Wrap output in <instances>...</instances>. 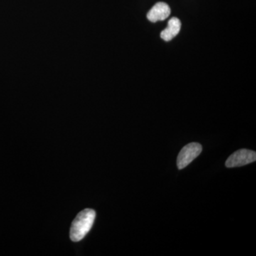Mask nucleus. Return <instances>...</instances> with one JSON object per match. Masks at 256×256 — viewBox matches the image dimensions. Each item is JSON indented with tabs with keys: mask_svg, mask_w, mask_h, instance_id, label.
I'll use <instances>...</instances> for the list:
<instances>
[{
	"mask_svg": "<svg viewBox=\"0 0 256 256\" xmlns=\"http://www.w3.org/2000/svg\"><path fill=\"white\" fill-rule=\"evenodd\" d=\"M96 218V212L86 208L77 215L72 222L70 229V238L72 242L82 240L90 232Z\"/></svg>",
	"mask_w": 256,
	"mask_h": 256,
	"instance_id": "obj_1",
	"label": "nucleus"
},
{
	"mask_svg": "<svg viewBox=\"0 0 256 256\" xmlns=\"http://www.w3.org/2000/svg\"><path fill=\"white\" fill-rule=\"evenodd\" d=\"M202 151V146L200 143L192 142L184 146L178 154L176 161L178 169L182 170L186 168L201 154Z\"/></svg>",
	"mask_w": 256,
	"mask_h": 256,
	"instance_id": "obj_2",
	"label": "nucleus"
},
{
	"mask_svg": "<svg viewBox=\"0 0 256 256\" xmlns=\"http://www.w3.org/2000/svg\"><path fill=\"white\" fill-rule=\"evenodd\" d=\"M256 160V152L242 149L234 152L226 162V166L228 168L244 166L254 162Z\"/></svg>",
	"mask_w": 256,
	"mask_h": 256,
	"instance_id": "obj_3",
	"label": "nucleus"
},
{
	"mask_svg": "<svg viewBox=\"0 0 256 256\" xmlns=\"http://www.w3.org/2000/svg\"><path fill=\"white\" fill-rule=\"evenodd\" d=\"M170 13H171V10L169 5L164 2H158L150 10L146 18L151 22L154 23L166 20L169 18Z\"/></svg>",
	"mask_w": 256,
	"mask_h": 256,
	"instance_id": "obj_4",
	"label": "nucleus"
},
{
	"mask_svg": "<svg viewBox=\"0 0 256 256\" xmlns=\"http://www.w3.org/2000/svg\"><path fill=\"white\" fill-rule=\"evenodd\" d=\"M181 22L176 18H170L168 22V28H164L160 34V36L166 42L171 41L180 33L181 30Z\"/></svg>",
	"mask_w": 256,
	"mask_h": 256,
	"instance_id": "obj_5",
	"label": "nucleus"
}]
</instances>
